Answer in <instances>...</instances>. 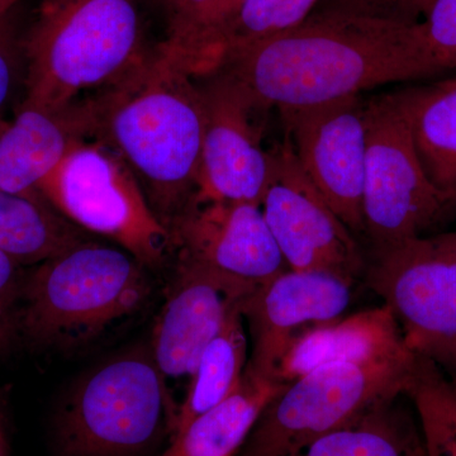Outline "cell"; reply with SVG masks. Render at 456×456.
Returning a JSON list of instances; mask_svg holds the SVG:
<instances>
[{
  "instance_id": "17",
  "label": "cell",
  "mask_w": 456,
  "mask_h": 456,
  "mask_svg": "<svg viewBox=\"0 0 456 456\" xmlns=\"http://www.w3.org/2000/svg\"><path fill=\"white\" fill-rule=\"evenodd\" d=\"M402 346L406 345L397 321L389 307L383 305L303 332L285 354L277 380L287 384L318 365Z\"/></svg>"
},
{
  "instance_id": "18",
  "label": "cell",
  "mask_w": 456,
  "mask_h": 456,
  "mask_svg": "<svg viewBox=\"0 0 456 456\" xmlns=\"http://www.w3.org/2000/svg\"><path fill=\"white\" fill-rule=\"evenodd\" d=\"M406 118L419 163L456 211V79L393 92Z\"/></svg>"
},
{
  "instance_id": "12",
  "label": "cell",
  "mask_w": 456,
  "mask_h": 456,
  "mask_svg": "<svg viewBox=\"0 0 456 456\" xmlns=\"http://www.w3.org/2000/svg\"><path fill=\"white\" fill-rule=\"evenodd\" d=\"M196 77L206 121L200 189L194 198L261 206L270 161L255 116L264 112L221 75L209 71Z\"/></svg>"
},
{
  "instance_id": "28",
  "label": "cell",
  "mask_w": 456,
  "mask_h": 456,
  "mask_svg": "<svg viewBox=\"0 0 456 456\" xmlns=\"http://www.w3.org/2000/svg\"><path fill=\"white\" fill-rule=\"evenodd\" d=\"M16 75V55L11 33L8 31L7 17L0 20V108L4 106L13 88Z\"/></svg>"
},
{
  "instance_id": "6",
  "label": "cell",
  "mask_w": 456,
  "mask_h": 456,
  "mask_svg": "<svg viewBox=\"0 0 456 456\" xmlns=\"http://www.w3.org/2000/svg\"><path fill=\"white\" fill-rule=\"evenodd\" d=\"M178 411L151 349L134 347L86 375L53 424L59 456H132L149 448Z\"/></svg>"
},
{
  "instance_id": "24",
  "label": "cell",
  "mask_w": 456,
  "mask_h": 456,
  "mask_svg": "<svg viewBox=\"0 0 456 456\" xmlns=\"http://www.w3.org/2000/svg\"><path fill=\"white\" fill-rule=\"evenodd\" d=\"M318 3L320 0H242L224 31V51L289 31L301 25Z\"/></svg>"
},
{
  "instance_id": "22",
  "label": "cell",
  "mask_w": 456,
  "mask_h": 456,
  "mask_svg": "<svg viewBox=\"0 0 456 456\" xmlns=\"http://www.w3.org/2000/svg\"><path fill=\"white\" fill-rule=\"evenodd\" d=\"M248 365V338L241 311L233 312L204 347L187 395L178 408L171 439L197 417L226 401L239 388Z\"/></svg>"
},
{
  "instance_id": "10",
  "label": "cell",
  "mask_w": 456,
  "mask_h": 456,
  "mask_svg": "<svg viewBox=\"0 0 456 456\" xmlns=\"http://www.w3.org/2000/svg\"><path fill=\"white\" fill-rule=\"evenodd\" d=\"M268 151L261 209L288 268L327 273L353 284L364 278L368 260L355 236L308 178L289 141Z\"/></svg>"
},
{
  "instance_id": "31",
  "label": "cell",
  "mask_w": 456,
  "mask_h": 456,
  "mask_svg": "<svg viewBox=\"0 0 456 456\" xmlns=\"http://www.w3.org/2000/svg\"><path fill=\"white\" fill-rule=\"evenodd\" d=\"M20 2V0H0V20L8 17L9 12Z\"/></svg>"
},
{
  "instance_id": "30",
  "label": "cell",
  "mask_w": 456,
  "mask_h": 456,
  "mask_svg": "<svg viewBox=\"0 0 456 456\" xmlns=\"http://www.w3.org/2000/svg\"><path fill=\"white\" fill-rule=\"evenodd\" d=\"M0 456H9L7 435H5L2 415H0Z\"/></svg>"
},
{
  "instance_id": "4",
  "label": "cell",
  "mask_w": 456,
  "mask_h": 456,
  "mask_svg": "<svg viewBox=\"0 0 456 456\" xmlns=\"http://www.w3.org/2000/svg\"><path fill=\"white\" fill-rule=\"evenodd\" d=\"M147 270L121 248L86 240L38 264L23 283L20 340L71 350L132 316L151 293Z\"/></svg>"
},
{
  "instance_id": "9",
  "label": "cell",
  "mask_w": 456,
  "mask_h": 456,
  "mask_svg": "<svg viewBox=\"0 0 456 456\" xmlns=\"http://www.w3.org/2000/svg\"><path fill=\"white\" fill-rule=\"evenodd\" d=\"M365 118L362 216L375 251L424 235L454 211L426 176L393 92L367 99Z\"/></svg>"
},
{
  "instance_id": "29",
  "label": "cell",
  "mask_w": 456,
  "mask_h": 456,
  "mask_svg": "<svg viewBox=\"0 0 456 456\" xmlns=\"http://www.w3.org/2000/svg\"><path fill=\"white\" fill-rule=\"evenodd\" d=\"M155 2H158L167 12L169 20H171L182 9L185 0H155Z\"/></svg>"
},
{
  "instance_id": "19",
  "label": "cell",
  "mask_w": 456,
  "mask_h": 456,
  "mask_svg": "<svg viewBox=\"0 0 456 456\" xmlns=\"http://www.w3.org/2000/svg\"><path fill=\"white\" fill-rule=\"evenodd\" d=\"M284 383L246 370L235 393L191 422L161 456H236Z\"/></svg>"
},
{
  "instance_id": "11",
  "label": "cell",
  "mask_w": 456,
  "mask_h": 456,
  "mask_svg": "<svg viewBox=\"0 0 456 456\" xmlns=\"http://www.w3.org/2000/svg\"><path fill=\"white\" fill-rule=\"evenodd\" d=\"M367 99L281 110L285 139L299 164L354 235H364L362 196L367 167Z\"/></svg>"
},
{
  "instance_id": "21",
  "label": "cell",
  "mask_w": 456,
  "mask_h": 456,
  "mask_svg": "<svg viewBox=\"0 0 456 456\" xmlns=\"http://www.w3.org/2000/svg\"><path fill=\"white\" fill-rule=\"evenodd\" d=\"M86 240V231L44 197L18 196L0 189V250L20 265H38Z\"/></svg>"
},
{
  "instance_id": "27",
  "label": "cell",
  "mask_w": 456,
  "mask_h": 456,
  "mask_svg": "<svg viewBox=\"0 0 456 456\" xmlns=\"http://www.w3.org/2000/svg\"><path fill=\"white\" fill-rule=\"evenodd\" d=\"M432 0H320L314 9L415 23L424 17Z\"/></svg>"
},
{
  "instance_id": "8",
  "label": "cell",
  "mask_w": 456,
  "mask_h": 456,
  "mask_svg": "<svg viewBox=\"0 0 456 456\" xmlns=\"http://www.w3.org/2000/svg\"><path fill=\"white\" fill-rule=\"evenodd\" d=\"M364 279L408 349L456 375V231L371 251Z\"/></svg>"
},
{
  "instance_id": "26",
  "label": "cell",
  "mask_w": 456,
  "mask_h": 456,
  "mask_svg": "<svg viewBox=\"0 0 456 456\" xmlns=\"http://www.w3.org/2000/svg\"><path fill=\"white\" fill-rule=\"evenodd\" d=\"M419 23L432 53L456 70V0H432Z\"/></svg>"
},
{
  "instance_id": "7",
  "label": "cell",
  "mask_w": 456,
  "mask_h": 456,
  "mask_svg": "<svg viewBox=\"0 0 456 456\" xmlns=\"http://www.w3.org/2000/svg\"><path fill=\"white\" fill-rule=\"evenodd\" d=\"M60 215L108 237L146 269L164 265L173 251L167 228L156 217L139 182L106 143H77L38 187Z\"/></svg>"
},
{
  "instance_id": "15",
  "label": "cell",
  "mask_w": 456,
  "mask_h": 456,
  "mask_svg": "<svg viewBox=\"0 0 456 456\" xmlns=\"http://www.w3.org/2000/svg\"><path fill=\"white\" fill-rule=\"evenodd\" d=\"M176 257L260 285L288 270L261 206L194 198L169 228Z\"/></svg>"
},
{
  "instance_id": "25",
  "label": "cell",
  "mask_w": 456,
  "mask_h": 456,
  "mask_svg": "<svg viewBox=\"0 0 456 456\" xmlns=\"http://www.w3.org/2000/svg\"><path fill=\"white\" fill-rule=\"evenodd\" d=\"M13 257L0 250V355L20 340V311L26 274Z\"/></svg>"
},
{
  "instance_id": "5",
  "label": "cell",
  "mask_w": 456,
  "mask_h": 456,
  "mask_svg": "<svg viewBox=\"0 0 456 456\" xmlns=\"http://www.w3.org/2000/svg\"><path fill=\"white\" fill-rule=\"evenodd\" d=\"M417 355L407 346L318 365L266 404L236 456H284L404 395Z\"/></svg>"
},
{
  "instance_id": "2",
  "label": "cell",
  "mask_w": 456,
  "mask_h": 456,
  "mask_svg": "<svg viewBox=\"0 0 456 456\" xmlns=\"http://www.w3.org/2000/svg\"><path fill=\"white\" fill-rule=\"evenodd\" d=\"M88 102L92 140L121 156L169 228L200 189L206 116L196 75L160 45Z\"/></svg>"
},
{
  "instance_id": "1",
  "label": "cell",
  "mask_w": 456,
  "mask_h": 456,
  "mask_svg": "<svg viewBox=\"0 0 456 456\" xmlns=\"http://www.w3.org/2000/svg\"><path fill=\"white\" fill-rule=\"evenodd\" d=\"M261 112L362 95L449 73L421 23L314 9L289 31L224 51L212 69ZM208 71V73H209Z\"/></svg>"
},
{
  "instance_id": "3",
  "label": "cell",
  "mask_w": 456,
  "mask_h": 456,
  "mask_svg": "<svg viewBox=\"0 0 456 456\" xmlns=\"http://www.w3.org/2000/svg\"><path fill=\"white\" fill-rule=\"evenodd\" d=\"M23 51L20 107L51 112L116 86L150 55L137 0H44Z\"/></svg>"
},
{
  "instance_id": "13",
  "label": "cell",
  "mask_w": 456,
  "mask_h": 456,
  "mask_svg": "<svg viewBox=\"0 0 456 456\" xmlns=\"http://www.w3.org/2000/svg\"><path fill=\"white\" fill-rule=\"evenodd\" d=\"M256 287L197 261L176 257L150 347L167 382L191 380L204 347L233 312L242 311Z\"/></svg>"
},
{
  "instance_id": "20",
  "label": "cell",
  "mask_w": 456,
  "mask_h": 456,
  "mask_svg": "<svg viewBox=\"0 0 456 456\" xmlns=\"http://www.w3.org/2000/svg\"><path fill=\"white\" fill-rule=\"evenodd\" d=\"M402 397L384 402L284 456H426L417 417Z\"/></svg>"
},
{
  "instance_id": "16",
  "label": "cell",
  "mask_w": 456,
  "mask_h": 456,
  "mask_svg": "<svg viewBox=\"0 0 456 456\" xmlns=\"http://www.w3.org/2000/svg\"><path fill=\"white\" fill-rule=\"evenodd\" d=\"M92 134L88 101L60 112L20 107L13 122L0 128V189L41 196V183Z\"/></svg>"
},
{
  "instance_id": "14",
  "label": "cell",
  "mask_w": 456,
  "mask_h": 456,
  "mask_svg": "<svg viewBox=\"0 0 456 456\" xmlns=\"http://www.w3.org/2000/svg\"><path fill=\"white\" fill-rule=\"evenodd\" d=\"M353 287L327 273L290 269L257 285L241 311L253 346L246 370L278 382L279 368L293 341L307 330L341 318Z\"/></svg>"
},
{
  "instance_id": "23",
  "label": "cell",
  "mask_w": 456,
  "mask_h": 456,
  "mask_svg": "<svg viewBox=\"0 0 456 456\" xmlns=\"http://www.w3.org/2000/svg\"><path fill=\"white\" fill-rule=\"evenodd\" d=\"M404 395L412 403L426 456H456V383L428 359L417 356Z\"/></svg>"
}]
</instances>
